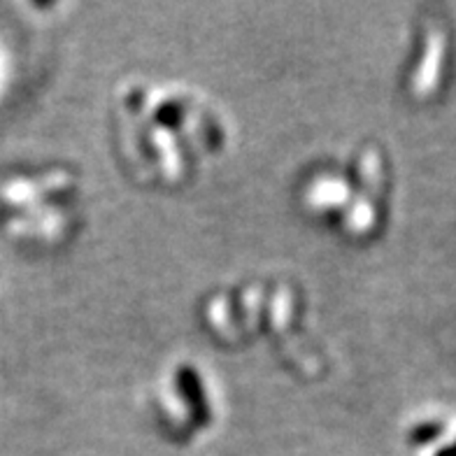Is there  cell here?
I'll use <instances>...</instances> for the list:
<instances>
[{
	"label": "cell",
	"mask_w": 456,
	"mask_h": 456,
	"mask_svg": "<svg viewBox=\"0 0 456 456\" xmlns=\"http://www.w3.org/2000/svg\"><path fill=\"white\" fill-rule=\"evenodd\" d=\"M112 138L128 175L144 186L182 189L231 144L210 96L166 79H126L110 102Z\"/></svg>",
	"instance_id": "6da1fadb"
},
{
	"label": "cell",
	"mask_w": 456,
	"mask_h": 456,
	"mask_svg": "<svg viewBox=\"0 0 456 456\" xmlns=\"http://www.w3.org/2000/svg\"><path fill=\"white\" fill-rule=\"evenodd\" d=\"M300 208L349 242L370 240L387 219L389 166L379 147L359 144L314 163L300 182Z\"/></svg>",
	"instance_id": "7a4b0ae2"
},
{
	"label": "cell",
	"mask_w": 456,
	"mask_h": 456,
	"mask_svg": "<svg viewBox=\"0 0 456 456\" xmlns=\"http://www.w3.org/2000/svg\"><path fill=\"white\" fill-rule=\"evenodd\" d=\"M203 326L228 347L268 342L284 352L289 342L305 336V298L289 280H240L215 289L203 303Z\"/></svg>",
	"instance_id": "3957f363"
},
{
	"label": "cell",
	"mask_w": 456,
	"mask_h": 456,
	"mask_svg": "<svg viewBox=\"0 0 456 456\" xmlns=\"http://www.w3.org/2000/svg\"><path fill=\"white\" fill-rule=\"evenodd\" d=\"M151 417L159 428L186 440L215 428L219 419V389L210 370L191 359H177L159 372L150 394Z\"/></svg>",
	"instance_id": "277c9868"
}]
</instances>
